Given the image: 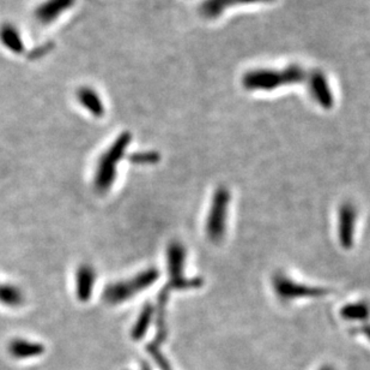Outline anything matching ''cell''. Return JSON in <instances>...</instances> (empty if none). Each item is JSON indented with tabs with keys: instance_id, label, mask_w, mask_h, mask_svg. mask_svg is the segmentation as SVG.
<instances>
[{
	"instance_id": "obj_1",
	"label": "cell",
	"mask_w": 370,
	"mask_h": 370,
	"mask_svg": "<svg viewBox=\"0 0 370 370\" xmlns=\"http://www.w3.org/2000/svg\"><path fill=\"white\" fill-rule=\"evenodd\" d=\"M304 78V71L298 65H293L284 70H257L246 73L244 76V86L247 89H264L271 91L275 88L298 83Z\"/></svg>"
},
{
	"instance_id": "obj_2",
	"label": "cell",
	"mask_w": 370,
	"mask_h": 370,
	"mask_svg": "<svg viewBox=\"0 0 370 370\" xmlns=\"http://www.w3.org/2000/svg\"><path fill=\"white\" fill-rule=\"evenodd\" d=\"M131 138V133H122L101 158L95 178V187L99 192H108L114 183L117 176V164L121 160Z\"/></svg>"
},
{
	"instance_id": "obj_3",
	"label": "cell",
	"mask_w": 370,
	"mask_h": 370,
	"mask_svg": "<svg viewBox=\"0 0 370 370\" xmlns=\"http://www.w3.org/2000/svg\"><path fill=\"white\" fill-rule=\"evenodd\" d=\"M158 279V270L155 268L144 270L127 281L112 284L104 290V301L109 304H117L133 297L135 295L149 288Z\"/></svg>"
},
{
	"instance_id": "obj_4",
	"label": "cell",
	"mask_w": 370,
	"mask_h": 370,
	"mask_svg": "<svg viewBox=\"0 0 370 370\" xmlns=\"http://www.w3.org/2000/svg\"><path fill=\"white\" fill-rule=\"evenodd\" d=\"M231 203V192L224 187H220L213 194L211 208L206 220V236L213 243L221 242L226 234V214Z\"/></svg>"
},
{
	"instance_id": "obj_5",
	"label": "cell",
	"mask_w": 370,
	"mask_h": 370,
	"mask_svg": "<svg viewBox=\"0 0 370 370\" xmlns=\"http://www.w3.org/2000/svg\"><path fill=\"white\" fill-rule=\"evenodd\" d=\"M168 272L171 281L167 284V288L172 290H188L198 288L203 285L200 278L187 279L184 277L185 268L186 249L181 243L173 242L168 247Z\"/></svg>"
},
{
	"instance_id": "obj_6",
	"label": "cell",
	"mask_w": 370,
	"mask_h": 370,
	"mask_svg": "<svg viewBox=\"0 0 370 370\" xmlns=\"http://www.w3.org/2000/svg\"><path fill=\"white\" fill-rule=\"evenodd\" d=\"M272 285L275 295L283 302L293 301L298 298L321 297L329 293V290L326 288L303 285L298 281H293V279L282 273L273 275Z\"/></svg>"
},
{
	"instance_id": "obj_7",
	"label": "cell",
	"mask_w": 370,
	"mask_h": 370,
	"mask_svg": "<svg viewBox=\"0 0 370 370\" xmlns=\"http://www.w3.org/2000/svg\"><path fill=\"white\" fill-rule=\"evenodd\" d=\"M357 210L350 202H345L339 208L338 238L344 249H351L355 241Z\"/></svg>"
},
{
	"instance_id": "obj_8",
	"label": "cell",
	"mask_w": 370,
	"mask_h": 370,
	"mask_svg": "<svg viewBox=\"0 0 370 370\" xmlns=\"http://www.w3.org/2000/svg\"><path fill=\"white\" fill-rule=\"evenodd\" d=\"M76 0H45L34 11V17L43 26L50 24L71 9Z\"/></svg>"
},
{
	"instance_id": "obj_9",
	"label": "cell",
	"mask_w": 370,
	"mask_h": 370,
	"mask_svg": "<svg viewBox=\"0 0 370 370\" xmlns=\"http://www.w3.org/2000/svg\"><path fill=\"white\" fill-rule=\"evenodd\" d=\"M311 92L316 102H319L322 107L331 109L333 106V95L331 93L327 80L319 71L313 73L312 80H311Z\"/></svg>"
},
{
	"instance_id": "obj_10",
	"label": "cell",
	"mask_w": 370,
	"mask_h": 370,
	"mask_svg": "<svg viewBox=\"0 0 370 370\" xmlns=\"http://www.w3.org/2000/svg\"><path fill=\"white\" fill-rule=\"evenodd\" d=\"M77 98L79 104L88 112H90L91 115L99 118L104 115V112H106L104 104L95 89L90 87H81L78 89Z\"/></svg>"
},
{
	"instance_id": "obj_11",
	"label": "cell",
	"mask_w": 370,
	"mask_h": 370,
	"mask_svg": "<svg viewBox=\"0 0 370 370\" xmlns=\"http://www.w3.org/2000/svg\"><path fill=\"white\" fill-rule=\"evenodd\" d=\"M0 41L14 55H22L26 48L22 35L14 24H4L0 27Z\"/></svg>"
},
{
	"instance_id": "obj_12",
	"label": "cell",
	"mask_w": 370,
	"mask_h": 370,
	"mask_svg": "<svg viewBox=\"0 0 370 370\" xmlns=\"http://www.w3.org/2000/svg\"><path fill=\"white\" fill-rule=\"evenodd\" d=\"M9 351L14 358H30L40 356L45 351V347L39 343H32L24 339H14L9 345Z\"/></svg>"
},
{
	"instance_id": "obj_13",
	"label": "cell",
	"mask_w": 370,
	"mask_h": 370,
	"mask_svg": "<svg viewBox=\"0 0 370 370\" xmlns=\"http://www.w3.org/2000/svg\"><path fill=\"white\" fill-rule=\"evenodd\" d=\"M95 272L90 266H81L77 273V296L81 301L90 298L92 288L95 285Z\"/></svg>"
},
{
	"instance_id": "obj_14",
	"label": "cell",
	"mask_w": 370,
	"mask_h": 370,
	"mask_svg": "<svg viewBox=\"0 0 370 370\" xmlns=\"http://www.w3.org/2000/svg\"><path fill=\"white\" fill-rule=\"evenodd\" d=\"M167 338V329H157V334L154 342L148 344L146 351L149 352L150 356L154 358L156 364L159 367L161 370H173L171 363L168 362L166 356L161 351V346L164 343V340Z\"/></svg>"
},
{
	"instance_id": "obj_15",
	"label": "cell",
	"mask_w": 370,
	"mask_h": 370,
	"mask_svg": "<svg viewBox=\"0 0 370 370\" xmlns=\"http://www.w3.org/2000/svg\"><path fill=\"white\" fill-rule=\"evenodd\" d=\"M340 315L345 320L349 321H367L369 319L370 308L364 302L350 303L342 308Z\"/></svg>"
},
{
	"instance_id": "obj_16",
	"label": "cell",
	"mask_w": 370,
	"mask_h": 370,
	"mask_svg": "<svg viewBox=\"0 0 370 370\" xmlns=\"http://www.w3.org/2000/svg\"><path fill=\"white\" fill-rule=\"evenodd\" d=\"M155 315V308L151 304H146V306L142 309L139 317L137 320L135 327L132 329V338L135 340H139V339L144 337L145 333L148 332L149 329L151 320Z\"/></svg>"
},
{
	"instance_id": "obj_17",
	"label": "cell",
	"mask_w": 370,
	"mask_h": 370,
	"mask_svg": "<svg viewBox=\"0 0 370 370\" xmlns=\"http://www.w3.org/2000/svg\"><path fill=\"white\" fill-rule=\"evenodd\" d=\"M254 1H269V0H206L204 3L202 11L206 17H216L222 10L231 6L233 3H254Z\"/></svg>"
},
{
	"instance_id": "obj_18",
	"label": "cell",
	"mask_w": 370,
	"mask_h": 370,
	"mask_svg": "<svg viewBox=\"0 0 370 370\" xmlns=\"http://www.w3.org/2000/svg\"><path fill=\"white\" fill-rule=\"evenodd\" d=\"M0 303L8 306H19L23 303L21 290L12 285H0Z\"/></svg>"
},
{
	"instance_id": "obj_19",
	"label": "cell",
	"mask_w": 370,
	"mask_h": 370,
	"mask_svg": "<svg viewBox=\"0 0 370 370\" xmlns=\"http://www.w3.org/2000/svg\"><path fill=\"white\" fill-rule=\"evenodd\" d=\"M130 161L137 165L156 164L159 161V154L157 151H143V153H136L130 156Z\"/></svg>"
},
{
	"instance_id": "obj_20",
	"label": "cell",
	"mask_w": 370,
	"mask_h": 370,
	"mask_svg": "<svg viewBox=\"0 0 370 370\" xmlns=\"http://www.w3.org/2000/svg\"><path fill=\"white\" fill-rule=\"evenodd\" d=\"M356 332H360L370 340V324H362L361 327L356 329Z\"/></svg>"
},
{
	"instance_id": "obj_21",
	"label": "cell",
	"mask_w": 370,
	"mask_h": 370,
	"mask_svg": "<svg viewBox=\"0 0 370 370\" xmlns=\"http://www.w3.org/2000/svg\"><path fill=\"white\" fill-rule=\"evenodd\" d=\"M320 370H335V369H334V368H332V367L331 366H324V367H321Z\"/></svg>"
},
{
	"instance_id": "obj_22",
	"label": "cell",
	"mask_w": 370,
	"mask_h": 370,
	"mask_svg": "<svg viewBox=\"0 0 370 370\" xmlns=\"http://www.w3.org/2000/svg\"><path fill=\"white\" fill-rule=\"evenodd\" d=\"M142 370H150L149 366H148L146 363H143V368H142Z\"/></svg>"
}]
</instances>
